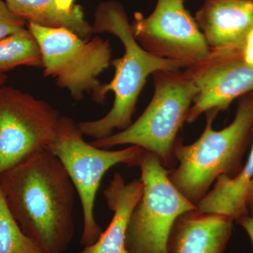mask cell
<instances>
[{
	"label": "cell",
	"mask_w": 253,
	"mask_h": 253,
	"mask_svg": "<svg viewBox=\"0 0 253 253\" xmlns=\"http://www.w3.org/2000/svg\"><path fill=\"white\" fill-rule=\"evenodd\" d=\"M9 212L45 253H64L74 237L76 190L59 159L38 151L0 176Z\"/></svg>",
	"instance_id": "6da1fadb"
},
{
	"label": "cell",
	"mask_w": 253,
	"mask_h": 253,
	"mask_svg": "<svg viewBox=\"0 0 253 253\" xmlns=\"http://www.w3.org/2000/svg\"><path fill=\"white\" fill-rule=\"evenodd\" d=\"M92 27L94 33H107L117 37L124 47L122 57L111 61L115 68L112 81L101 84L92 96L93 101L101 104L106 94L112 91L115 95L112 108L99 119L77 123L84 136L96 140L111 135L115 129L124 130L132 124L138 99L150 75L186 67L182 63L158 57L146 51L134 38L124 8L116 1H106L98 6Z\"/></svg>",
	"instance_id": "7a4b0ae2"
},
{
	"label": "cell",
	"mask_w": 253,
	"mask_h": 253,
	"mask_svg": "<svg viewBox=\"0 0 253 253\" xmlns=\"http://www.w3.org/2000/svg\"><path fill=\"white\" fill-rule=\"evenodd\" d=\"M206 115L204 132L196 141L185 145L176 138L173 156L177 167L168 169V177L186 199L196 206L221 176L233 177L243 168V156L253 136V92L240 98L230 125L214 130L217 114Z\"/></svg>",
	"instance_id": "3957f363"
},
{
	"label": "cell",
	"mask_w": 253,
	"mask_h": 253,
	"mask_svg": "<svg viewBox=\"0 0 253 253\" xmlns=\"http://www.w3.org/2000/svg\"><path fill=\"white\" fill-rule=\"evenodd\" d=\"M153 77L154 96L142 114L124 130L90 143L104 149L120 145L139 146L169 167L174 160L173 148L178 132L199 90L180 70L157 71Z\"/></svg>",
	"instance_id": "277c9868"
},
{
	"label": "cell",
	"mask_w": 253,
	"mask_h": 253,
	"mask_svg": "<svg viewBox=\"0 0 253 253\" xmlns=\"http://www.w3.org/2000/svg\"><path fill=\"white\" fill-rule=\"evenodd\" d=\"M68 173L76 188L83 211L82 246L94 244L102 233L95 218L96 195L106 172L117 165L138 167L143 149L129 146L109 151L84 141V134L73 118L61 116L57 135L50 147Z\"/></svg>",
	"instance_id": "5b68a950"
},
{
	"label": "cell",
	"mask_w": 253,
	"mask_h": 253,
	"mask_svg": "<svg viewBox=\"0 0 253 253\" xmlns=\"http://www.w3.org/2000/svg\"><path fill=\"white\" fill-rule=\"evenodd\" d=\"M42 58L43 74L66 89L76 101L86 94L94 96L101 83L99 77L109 68L112 49L99 37L84 40L65 28H50L28 23Z\"/></svg>",
	"instance_id": "8992f818"
},
{
	"label": "cell",
	"mask_w": 253,
	"mask_h": 253,
	"mask_svg": "<svg viewBox=\"0 0 253 253\" xmlns=\"http://www.w3.org/2000/svg\"><path fill=\"white\" fill-rule=\"evenodd\" d=\"M144 191L126 229L127 253H166L176 218L197 208L176 189L156 155L143 149L139 166Z\"/></svg>",
	"instance_id": "52a82bcc"
},
{
	"label": "cell",
	"mask_w": 253,
	"mask_h": 253,
	"mask_svg": "<svg viewBox=\"0 0 253 253\" xmlns=\"http://www.w3.org/2000/svg\"><path fill=\"white\" fill-rule=\"evenodd\" d=\"M61 116L44 100L0 86V176L38 151L49 150Z\"/></svg>",
	"instance_id": "ba28073f"
},
{
	"label": "cell",
	"mask_w": 253,
	"mask_h": 253,
	"mask_svg": "<svg viewBox=\"0 0 253 253\" xmlns=\"http://www.w3.org/2000/svg\"><path fill=\"white\" fill-rule=\"evenodd\" d=\"M186 0H157L149 16L134 14L133 35L148 52L182 63L186 68L207 56L209 46L195 18L186 9Z\"/></svg>",
	"instance_id": "9c48e42d"
},
{
	"label": "cell",
	"mask_w": 253,
	"mask_h": 253,
	"mask_svg": "<svg viewBox=\"0 0 253 253\" xmlns=\"http://www.w3.org/2000/svg\"><path fill=\"white\" fill-rule=\"evenodd\" d=\"M199 92L186 116L193 123L201 116L225 111L238 98L253 92V67L240 50L210 49L207 56L185 68Z\"/></svg>",
	"instance_id": "30bf717a"
},
{
	"label": "cell",
	"mask_w": 253,
	"mask_h": 253,
	"mask_svg": "<svg viewBox=\"0 0 253 253\" xmlns=\"http://www.w3.org/2000/svg\"><path fill=\"white\" fill-rule=\"evenodd\" d=\"M194 18L210 49L240 50L253 28V3L205 0Z\"/></svg>",
	"instance_id": "8fae6325"
},
{
	"label": "cell",
	"mask_w": 253,
	"mask_h": 253,
	"mask_svg": "<svg viewBox=\"0 0 253 253\" xmlns=\"http://www.w3.org/2000/svg\"><path fill=\"white\" fill-rule=\"evenodd\" d=\"M234 219L197 208L177 218L168 237L166 253H224L232 234Z\"/></svg>",
	"instance_id": "7c38bea8"
},
{
	"label": "cell",
	"mask_w": 253,
	"mask_h": 253,
	"mask_svg": "<svg viewBox=\"0 0 253 253\" xmlns=\"http://www.w3.org/2000/svg\"><path fill=\"white\" fill-rule=\"evenodd\" d=\"M143 191L141 179L126 182L120 173H115L104 191L106 204L113 212L112 219L94 244L85 246L79 253H127L126 240L128 223Z\"/></svg>",
	"instance_id": "4fadbf2b"
},
{
	"label": "cell",
	"mask_w": 253,
	"mask_h": 253,
	"mask_svg": "<svg viewBox=\"0 0 253 253\" xmlns=\"http://www.w3.org/2000/svg\"><path fill=\"white\" fill-rule=\"evenodd\" d=\"M252 133V147L247 162L237 175L218 178L214 188L196 205L200 212L224 214L234 221L249 214L246 199L248 188L253 179V128Z\"/></svg>",
	"instance_id": "5bb4252c"
},
{
	"label": "cell",
	"mask_w": 253,
	"mask_h": 253,
	"mask_svg": "<svg viewBox=\"0 0 253 253\" xmlns=\"http://www.w3.org/2000/svg\"><path fill=\"white\" fill-rule=\"evenodd\" d=\"M11 11L26 22L50 28L71 30L84 40L94 33L92 25L86 21L83 7L76 4L71 12L59 11L54 0H4Z\"/></svg>",
	"instance_id": "9a60e30c"
},
{
	"label": "cell",
	"mask_w": 253,
	"mask_h": 253,
	"mask_svg": "<svg viewBox=\"0 0 253 253\" xmlns=\"http://www.w3.org/2000/svg\"><path fill=\"white\" fill-rule=\"evenodd\" d=\"M19 66L42 67L41 48L28 27L0 40V73Z\"/></svg>",
	"instance_id": "2e32d148"
},
{
	"label": "cell",
	"mask_w": 253,
	"mask_h": 253,
	"mask_svg": "<svg viewBox=\"0 0 253 253\" xmlns=\"http://www.w3.org/2000/svg\"><path fill=\"white\" fill-rule=\"evenodd\" d=\"M0 253H45L21 230L0 189Z\"/></svg>",
	"instance_id": "e0dca14e"
},
{
	"label": "cell",
	"mask_w": 253,
	"mask_h": 253,
	"mask_svg": "<svg viewBox=\"0 0 253 253\" xmlns=\"http://www.w3.org/2000/svg\"><path fill=\"white\" fill-rule=\"evenodd\" d=\"M26 23L11 11L4 0H0V40L24 29Z\"/></svg>",
	"instance_id": "ac0fdd59"
},
{
	"label": "cell",
	"mask_w": 253,
	"mask_h": 253,
	"mask_svg": "<svg viewBox=\"0 0 253 253\" xmlns=\"http://www.w3.org/2000/svg\"><path fill=\"white\" fill-rule=\"evenodd\" d=\"M241 56L245 62L253 67V28L245 39L241 48Z\"/></svg>",
	"instance_id": "d6986e66"
},
{
	"label": "cell",
	"mask_w": 253,
	"mask_h": 253,
	"mask_svg": "<svg viewBox=\"0 0 253 253\" xmlns=\"http://www.w3.org/2000/svg\"><path fill=\"white\" fill-rule=\"evenodd\" d=\"M236 221L239 223L249 234L253 245V217L249 214H246L239 218Z\"/></svg>",
	"instance_id": "ffe728a7"
},
{
	"label": "cell",
	"mask_w": 253,
	"mask_h": 253,
	"mask_svg": "<svg viewBox=\"0 0 253 253\" xmlns=\"http://www.w3.org/2000/svg\"><path fill=\"white\" fill-rule=\"evenodd\" d=\"M75 1L76 0H54L57 9L66 13L71 12L74 9L76 6Z\"/></svg>",
	"instance_id": "44dd1931"
},
{
	"label": "cell",
	"mask_w": 253,
	"mask_h": 253,
	"mask_svg": "<svg viewBox=\"0 0 253 253\" xmlns=\"http://www.w3.org/2000/svg\"><path fill=\"white\" fill-rule=\"evenodd\" d=\"M246 204L249 215L253 217V179L250 183L246 193Z\"/></svg>",
	"instance_id": "7402d4cb"
},
{
	"label": "cell",
	"mask_w": 253,
	"mask_h": 253,
	"mask_svg": "<svg viewBox=\"0 0 253 253\" xmlns=\"http://www.w3.org/2000/svg\"><path fill=\"white\" fill-rule=\"evenodd\" d=\"M7 80V76L6 73H0V86H3Z\"/></svg>",
	"instance_id": "603a6c76"
},
{
	"label": "cell",
	"mask_w": 253,
	"mask_h": 253,
	"mask_svg": "<svg viewBox=\"0 0 253 253\" xmlns=\"http://www.w3.org/2000/svg\"><path fill=\"white\" fill-rule=\"evenodd\" d=\"M247 1H251V2L253 3V0H247Z\"/></svg>",
	"instance_id": "cb8c5ba5"
}]
</instances>
